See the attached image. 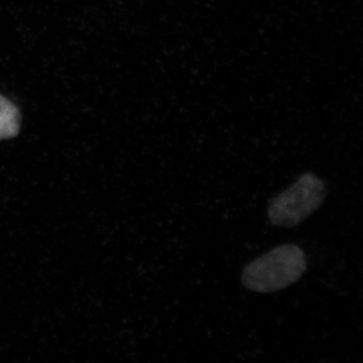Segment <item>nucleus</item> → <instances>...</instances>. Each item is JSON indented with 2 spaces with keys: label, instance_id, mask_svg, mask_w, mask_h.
<instances>
[{
  "label": "nucleus",
  "instance_id": "obj_3",
  "mask_svg": "<svg viewBox=\"0 0 363 363\" xmlns=\"http://www.w3.org/2000/svg\"><path fill=\"white\" fill-rule=\"evenodd\" d=\"M20 112L6 97L0 96V140L13 138L20 130Z\"/></svg>",
  "mask_w": 363,
  "mask_h": 363
},
{
  "label": "nucleus",
  "instance_id": "obj_2",
  "mask_svg": "<svg viewBox=\"0 0 363 363\" xmlns=\"http://www.w3.org/2000/svg\"><path fill=\"white\" fill-rule=\"evenodd\" d=\"M326 196L324 182L306 173L291 187L272 200L267 216L274 225L294 227L305 221L321 206Z\"/></svg>",
  "mask_w": 363,
  "mask_h": 363
},
{
  "label": "nucleus",
  "instance_id": "obj_1",
  "mask_svg": "<svg viewBox=\"0 0 363 363\" xmlns=\"http://www.w3.org/2000/svg\"><path fill=\"white\" fill-rule=\"evenodd\" d=\"M307 269L304 250L284 245L253 260L245 267L241 281L252 292L272 293L293 285Z\"/></svg>",
  "mask_w": 363,
  "mask_h": 363
}]
</instances>
